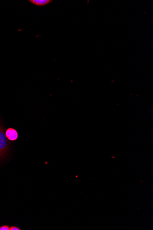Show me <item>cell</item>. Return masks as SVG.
I'll list each match as a JSON object with an SVG mask.
<instances>
[{
    "label": "cell",
    "mask_w": 153,
    "mask_h": 230,
    "mask_svg": "<svg viewBox=\"0 0 153 230\" xmlns=\"http://www.w3.org/2000/svg\"><path fill=\"white\" fill-rule=\"evenodd\" d=\"M9 142L7 140L2 123L0 121V159L8 151Z\"/></svg>",
    "instance_id": "cell-1"
},
{
    "label": "cell",
    "mask_w": 153,
    "mask_h": 230,
    "mask_svg": "<svg viewBox=\"0 0 153 230\" xmlns=\"http://www.w3.org/2000/svg\"><path fill=\"white\" fill-rule=\"evenodd\" d=\"M7 139L11 141H15L18 139V133L17 130L14 129L8 128L5 132Z\"/></svg>",
    "instance_id": "cell-2"
},
{
    "label": "cell",
    "mask_w": 153,
    "mask_h": 230,
    "mask_svg": "<svg viewBox=\"0 0 153 230\" xmlns=\"http://www.w3.org/2000/svg\"><path fill=\"white\" fill-rule=\"evenodd\" d=\"M29 2L38 7H42L50 4L52 1L51 0H30Z\"/></svg>",
    "instance_id": "cell-3"
},
{
    "label": "cell",
    "mask_w": 153,
    "mask_h": 230,
    "mask_svg": "<svg viewBox=\"0 0 153 230\" xmlns=\"http://www.w3.org/2000/svg\"><path fill=\"white\" fill-rule=\"evenodd\" d=\"M0 230H9V227L8 226L4 225L0 227Z\"/></svg>",
    "instance_id": "cell-4"
},
{
    "label": "cell",
    "mask_w": 153,
    "mask_h": 230,
    "mask_svg": "<svg viewBox=\"0 0 153 230\" xmlns=\"http://www.w3.org/2000/svg\"><path fill=\"white\" fill-rule=\"evenodd\" d=\"M19 228L16 227V226H13L9 227V230H20Z\"/></svg>",
    "instance_id": "cell-5"
}]
</instances>
